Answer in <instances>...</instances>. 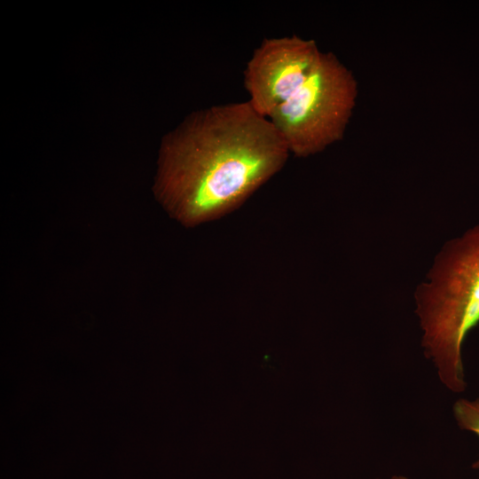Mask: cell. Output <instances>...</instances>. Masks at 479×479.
<instances>
[{
  "instance_id": "cell-1",
  "label": "cell",
  "mask_w": 479,
  "mask_h": 479,
  "mask_svg": "<svg viewBox=\"0 0 479 479\" xmlns=\"http://www.w3.org/2000/svg\"><path fill=\"white\" fill-rule=\"evenodd\" d=\"M289 153L271 122L248 101L212 106L163 137L155 194L182 224L197 225L240 206Z\"/></svg>"
},
{
  "instance_id": "cell-2",
  "label": "cell",
  "mask_w": 479,
  "mask_h": 479,
  "mask_svg": "<svg viewBox=\"0 0 479 479\" xmlns=\"http://www.w3.org/2000/svg\"><path fill=\"white\" fill-rule=\"evenodd\" d=\"M415 299L426 357L445 387L463 392L462 345L479 324V225L444 246Z\"/></svg>"
},
{
  "instance_id": "cell-3",
  "label": "cell",
  "mask_w": 479,
  "mask_h": 479,
  "mask_svg": "<svg viewBox=\"0 0 479 479\" xmlns=\"http://www.w3.org/2000/svg\"><path fill=\"white\" fill-rule=\"evenodd\" d=\"M356 95L352 74L333 53L322 52L305 82L268 119L289 152L306 157L342 137Z\"/></svg>"
},
{
  "instance_id": "cell-4",
  "label": "cell",
  "mask_w": 479,
  "mask_h": 479,
  "mask_svg": "<svg viewBox=\"0 0 479 479\" xmlns=\"http://www.w3.org/2000/svg\"><path fill=\"white\" fill-rule=\"evenodd\" d=\"M321 53L313 40L295 35L263 39L243 73L249 104L268 118L305 82Z\"/></svg>"
},
{
  "instance_id": "cell-5",
  "label": "cell",
  "mask_w": 479,
  "mask_h": 479,
  "mask_svg": "<svg viewBox=\"0 0 479 479\" xmlns=\"http://www.w3.org/2000/svg\"><path fill=\"white\" fill-rule=\"evenodd\" d=\"M453 416L459 428L479 437V397L475 400L460 398L453 404ZM479 469V459L473 465Z\"/></svg>"
},
{
  "instance_id": "cell-6",
  "label": "cell",
  "mask_w": 479,
  "mask_h": 479,
  "mask_svg": "<svg viewBox=\"0 0 479 479\" xmlns=\"http://www.w3.org/2000/svg\"><path fill=\"white\" fill-rule=\"evenodd\" d=\"M389 479H408V478L404 475H393Z\"/></svg>"
}]
</instances>
